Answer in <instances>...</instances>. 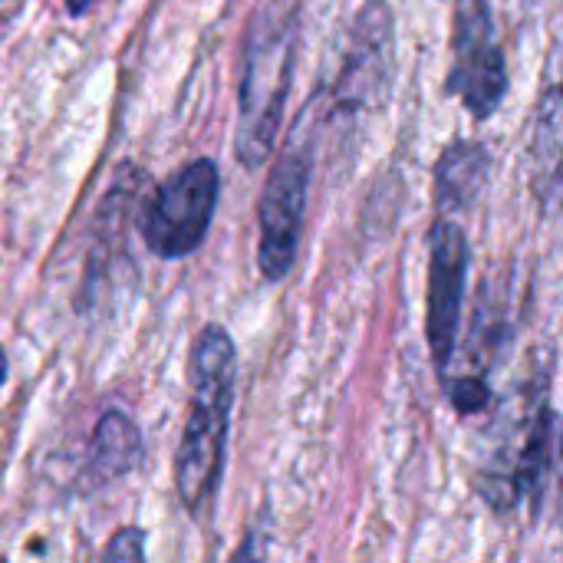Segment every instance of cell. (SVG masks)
Wrapping results in <instances>:
<instances>
[{
	"label": "cell",
	"mask_w": 563,
	"mask_h": 563,
	"mask_svg": "<svg viewBox=\"0 0 563 563\" xmlns=\"http://www.w3.org/2000/svg\"><path fill=\"white\" fill-rule=\"evenodd\" d=\"M99 563H145V534H142V528H119L109 538Z\"/></svg>",
	"instance_id": "obj_13"
},
{
	"label": "cell",
	"mask_w": 563,
	"mask_h": 563,
	"mask_svg": "<svg viewBox=\"0 0 563 563\" xmlns=\"http://www.w3.org/2000/svg\"><path fill=\"white\" fill-rule=\"evenodd\" d=\"M528 168H531V188L541 198L544 208L563 205V82L544 89L531 145H528Z\"/></svg>",
	"instance_id": "obj_9"
},
{
	"label": "cell",
	"mask_w": 563,
	"mask_h": 563,
	"mask_svg": "<svg viewBox=\"0 0 563 563\" xmlns=\"http://www.w3.org/2000/svg\"><path fill=\"white\" fill-rule=\"evenodd\" d=\"M142 459V435L125 412H106L86 445V468L96 485H109L129 475Z\"/></svg>",
	"instance_id": "obj_11"
},
{
	"label": "cell",
	"mask_w": 563,
	"mask_h": 563,
	"mask_svg": "<svg viewBox=\"0 0 563 563\" xmlns=\"http://www.w3.org/2000/svg\"><path fill=\"white\" fill-rule=\"evenodd\" d=\"M561 459L563 422L548 402V389L541 386L538 396L528 399V409L511 416L501 445L485 462L482 495L501 511L528 505L534 515H541L544 498L561 472Z\"/></svg>",
	"instance_id": "obj_3"
},
{
	"label": "cell",
	"mask_w": 563,
	"mask_h": 563,
	"mask_svg": "<svg viewBox=\"0 0 563 563\" xmlns=\"http://www.w3.org/2000/svg\"><path fill=\"white\" fill-rule=\"evenodd\" d=\"M92 3H96V0H66V10H69L73 16H82Z\"/></svg>",
	"instance_id": "obj_15"
},
{
	"label": "cell",
	"mask_w": 563,
	"mask_h": 563,
	"mask_svg": "<svg viewBox=\"0 0 563 563\" xmlns=\"http://www.w3.org/2000/svg\"><path fill=\"white\" fill-rule=\"evenodd\" d=\"M472 247L465 231L439 218L429 231V300H426V340L442 383L452 376V360L459 350V323L465 303Z\"/></svg>",
	"instance_id": "obj_7"
},
{
	"label": "cell",
	"mask_w": 563,
	"mask_h": 563,
	"mask_svg": "<svg viewBox=\"0 0 563 563\" xmlns=\"http://www.w3.org/2000/svg\"><path fill=\"white\" fill-rule=\"evenodd\" d=\"M191 406L175 452V488L191 518L211 515L221 488L234 409L238 350L224 327L208 323L191 346Z\"/></svg>",
	"instance_id": "obj_1"
},
{
	"label": "cell",
	"mask_w": 563,
	"mask_h": 563,
	"mask_svg": "<svg viewBox=\"0 0 563 563\" xmlns=\"http://www.w3.org/2000/svg\"><path fill=\"white\" fill-rule=\"evenodd\" d=\"M488 148L472 139H455L435 162V208L442 214L472 208L488 181Z\"/></svg>",
	"instance_id": "obj_10"
},
{
	"label": "cell",
	"mask_w": 563,
	"mask_h": 563,
	"mask_svg": "<svg viewBox=\"0 0 563 563\" xmlns=\"http://www.w3.org/2000/svg\"><path fill=\"white\" fill-rule=\"evenodd\" d=\"M393 10L386 0H369L353 26V43L340 69L336 82V106L343 112L373 109L386 99L393 86Z\"/></svg>",
	"instance_id": "obj_8"
},
{
	"label": "cell",
	"mask_w": 563,
	"mask_h": 563,
	"mask_svg": "<svg viewBox=\"0 0 563 563\" xmlns=\"http://www.w3.org/2000/svg\"><path fill=\"white\" fill-rule=\"evenodd\" d=\"M221 175L211 158H195L168 175L142 211V241L162 261L195 254L214 221Z\"/></svg>",
	"instance_id": "obj_4"
},
{
	"label": "cell",
	"mask_w": 563,
	"mask_h": 563,
	"mask_svg": "<svg viewBox=\"0 0 563 563\" xmlns=\"http://www.w3.org/2000/svg\"><path fill=\"white\" fill-rule=\"evenodd\" d=\"M297 56V23L294 10L284 3L264 7L247 33L244 69H241V96H238V132L234 152L241 165L261 168L277 142L284 106L290 96Z\"/></svg>",
	"instance_id": "obj_2"
},
{
	"label": "cell",
	"mask_w": 563,
	"mask_h": 563,
	"mask_svg": "<svg viewBox=\"0 0 563 563\" xmlns=\"http://www.w3.org/2000/svg\"><path fill=\"white\" fill-rule=\"evenodd\" d=\"M7 373H10V363H7V353L0 350V389H3V383H7Z\"/></svg>",
	"instance_id": "obj_16"
},
{
	"label": "cell",
	"mask_w": 563,
	"mask_h": 563,
	"mask_svg": "<svg viewBox=\"0 0 563 563\" xmlns=\"http://www.w3.org/2000/svg\"><path fill=\"white\" fill-rule=\"evenodd\" d=\"M267 548H271L267 531H264V528H251V531L244 534L241 548L234 551L231 563H267Z\"/></svg>",
	"instance_id": "obj_14"
},
{
	"label": "cell",
	"mask_w": 563,
	"mask_h": 563,
	"mask_svg": "<svg viewBox=\"0 0 563 563\" xmlns=\"http://www.w3.org/2000/svg\"><path fill=\"white\" fill-rule=\"evenodd\" d=\"M310 175H313V152L300 139H294L284 148V155L274 162L267 175V185L257 205V228H261L257 267L271 284L284 280L297 261Z\"/></svg>",
	"instance_id": "obj_6"
},
{
	"label": "cell",
	"mask_w": 563,
	"mask_h": 563,
	"mask_svg": "<svg viewBox=\"0 0 563 563\" xmlns=\"http://www.w3.org/2000/svg\"><path fill=\"white\" fill-rule=\"evenodd\" d=\"M445 92L455 96L478 122L492 119L508 96V63L488 0H459L455 7L452 69Z\"/></svg>",
	"instance_id": "obj_5"
},
{
	"label": "cell",
	"mask_w": 563,
	"mask_h": 563,
	"mask_svg": "<svg viewBox=\"0 0 563 563\" xmlns=\"http://www.w3.org/2000/svg\"><path fill=\"white\" fill-rule=\"evenodd\" d=\"M445 386L459 416H475L488 406V386L482 376H459V379H449Z\"/></svg>",
	"instance_id": "obj_12"
}]
</instances>
